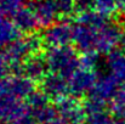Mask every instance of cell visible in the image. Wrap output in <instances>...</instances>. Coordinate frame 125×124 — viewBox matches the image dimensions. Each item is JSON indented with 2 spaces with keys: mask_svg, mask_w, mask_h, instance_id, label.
Segmentation results:
<instances>
[{
  "mask_svg": "<svg viewBox=\"0 0 125 124\" xmlns=\"http://www.w3.org/2000/svg\"><path fill=\"white\" fill-rule=\"evenodd\" d=\"M119 11L125 16V0H119Z\"/></svg>",
  "mask_w": 125,
  "mask_h": 124,
  "instance_id": "obj_26",
  "label": "cell"
},
{
  "mask_svg": "<svg viewBox=\"0 0 125 124\" xmlns=\"http://www.w3.org/2000/svg\"><path fill=\"white\" fill-rule=\"evenodd\" d=\"M12 22L16 26V28L21 33H24L26 35L35 33V31L40 28L38 18L34 11L29 7V5L23 6L18 12H16L15 16L12 17Z\"/></svg>",
  "mask_w": 125,
  "mask_h": 124,
  "instance_id": "obj_10",
  "label": "cell"
},
{
  "mask_svg": "<svg viewBox=\"0 0 125 124\" xmlns=\"http://www.w3.org/2000/svg\"><path fill=\"white\" fill-rule=\"evenodd\" d=\"M120 83L118 82V79L109 74H102L98 76V79L95 84V86L92 88V90L90 91L89 95H92L95 97H98L103 101L107 100H113L114 96L118 94V91L120 90Z\"/></svg>",
  "mask_w": 125,
  "mask_h": 124,
  "instance_id": "obj_8",
  "label": "cell"
},
{
  "mask_svg": "<svg viewBox=\"0 0 125 124\" xmlns=\"http://www.w3.org/2000/svg\"><path fill=\"white\" fill-rule=\"evenodd\" d=\"M123 32V27L114 22H107L98 29L96 51L100 55H108L113 50L119 47V40Z\"/></svg>",
  "mask_w": 125,
  "mask_h": 124,
  "instance_id": "obj_3",
  "label": "cell"
},
{
  "mask_svg": "<svg viewBox=\"0 0 125 124\" xmlns=\"http://www.w3.org/2000/svg\"><path fill=\"white\" fill-rule=\"evenodd\" d=\"M57 107H58V111L64 117H67L68 119H72V121H79L83 114L82 106H80L78 99L74 96H72V97L66 96V97L58 100Z\"/></svg>",
  "mask_w": 125,
  "mask_h": 124,
  "instance_id": "obj_13",
  "label": "cell"
},
{
  "mask_svg": "<svg viewBox=\"0 0 125 124\" xmlns=\"http://www.w3.org/2000/svg\"><path fill=\"white\" fill-rule=\"evenodd\" d=\"M60 17L67 18L75 12V0H52Z\"/></svg>",
  "mask_w": 125,
  "mask_h": 124,
  "instance_id": "obj_19",
  "label": "cell"
},
{
  "mask_svg": "<svg viewBox=\"0 0 125 124\" xmlns=\"http://www.w3.org/2000/svg\"><path fill=\"white\" fill-rule=\"evenodd\" d=\"M28 5L34 11L42 28L45 29L58 22L57 18L60 17V15L52 0H32Z\"/></svg>",
  "mask_w": 125,
  "mask_h": 124,
  "instance_id": "obj_7",
  "label": "cell"
},
{
  "mask_svg": "<svg viewBox=\"0 0 125 124\" xmlns=\"http://www.w3.org/2000/svg\"><path fill=\"white\" fill-rule=\"evenodd\" d=\"M98 62H100V54L97 51L84 52L82 54V56H79V67L84 69L96 71Z\"/></svg>",
  "mask_w": 125,
  "mask_h": 124,
  "instance_id": "obj_17",
  "label": "cell"
},
{
  "mask_svg": "<svg viewBox=\"0 0 125 124\" xmlns=\"http://www.w3.org/2000/svg\"><path fill=\"white\" fill-rule=\"evenodd\" d=\"M20 35L21 32L16 28L13 22L9 21V18L0 12V52L10 43L18 39Z\"/></svg>",
  "mask_w": 125,
  "mask_h": 124,
  "instance_id": "obj_12",
  "label": "cell"
},
{
  "mask_svg": "<svg viewBox=\"0 0 125 124\" xmlns=\"http://www.w3.org/2000/svg\"><path fill=\"white\" fill-rule=\"evenodd\" d=\"M94 10L104 17H112L119 11V0H95Z\"/></svg>",
  "mask_w": 125,
  "mask_h": 124,
  "instance_id": "obj_15",
  "label": "cell"
},
{
  "mask_svg": "<svg viewBox=\"0 0 125 124\" xmlns=\"http://www.w3.org/2000/svg\"><path fill=\"white\" fill-rule=\"evenodd\" d=\"M119 49L125 51V27H123V32L120 35V40H119Z\"/></svg>",
  "mask_w": 125,
  "mask_h": 124,
  "instance_id": "obj_25",
  "label": "cell"
},
{
  "mask_svg": "<svg viewBox=\"0 0 125 124\" xmlns=\"http://www.w3.org/2000/svg\"><path fill=\"white\" fill-rule=\"evenodd\" d=\"M97 34L98 29L87 27L85 24L75 23L73 27V43L75 45V49L82 54L96 51Z\"/></svg>",
  "mask_w": 125,
  "mask_h": 124,
  "instance_id": "obj_6",
  "label": "cell"
},
{
  "mask_svg": "<svg viewBox=\"0 0 125 124\" xmlns=\"http://www.w3.org/2000/svg\"><path fill=\"white\" fill-rule=\"evenodd\" d=\"M27 103H28V107L32 108L33 111L38 110V108H42L44 106H47L49 105V97L40 91H37L34 90L28 97H27Z\"/></svg>",
  "mask_w": 125,
  "mask_h": 124,
  "instance_id": "obj_18",
  "label": "cell"
},
{
  "mask_svg": "<svg viewBox=\"0 0 125 124\" xmlns=\"http://www.w3.org/2000/svg\"><path fill=\"white\" fill-rule=\"evenodd\" d=\"M112 107L118 118H125V88H122L114 96Z\"/></svg>",
  "mask_w": 125,
  "mask_h": 124,
  "instance_id": "obj_21",
  "label": "cell"
},
{
  "mask_svg": "<svg viewBox=\"0 0 125 124\" xmlns=\"http://www.w3.org/2000/svg\"><path fill=\"white\" fill-rule=\"evenodd\" d=\"M98 79V74L96 71L78 68L69 78V94L74 97H80L84 94L90 92Z\"/></svg>",
  "mask_w": 125,
  "mask_h": 124,
  "instance_id": "obj_4",
  "label": "cell"
},
{
  "mask_svg": "<svg viewBox=\"0 0 125 124\" xmlns=\"http://www.w3.org/2000/svg\"><path fill=\"white\" fill-rule=\"evenodd\" d=\"M26 4V0H0V12L6 17H13Z\"/></svg>",
  "mask_w": 125,
  "mask_h": 124,
  "instance_id": "obj_16",
  "label": "cell"
},
{
  "mask_svg": "<svg viewBox=\"0 0 125 124\" xmlns=\"http://www.w3.org/2000/svg\"><path fill=\"white\" fill-rule=\"evenodd\" d=\"M40 90L49 97L53 100H61L69 94L68 79L57 73H47L40 82Z\"/></svg>",
  "mask_w": 125,
  "mask_h": 124,
  "instance_id": "obj_5",
  "label": "cell"
},
{
  "mask_svg": "<svg viewBox=\"0 0 125 124\" xmlns=\"http://www.w3.org/2000/svg\"><path fill=\"white\" fill-rule=\"evenodd\" d=\"M95 0H75V13H83L94 10Z\"/></svg>",
  "mask_w": 125,
  "mask_h": 124,
  "instance_id": "obj_22",
  "label": "cell"
},
{
  "mask_svg": "<svg viewBox=\"0 0 125 124\" xmlns=\"http://www.w3.org/2000/svg\"><path fill=\"white\" fill-rule=\"evenodd\" d=\"M75 22L80 23V24H85V26L91 27V28L100 29L107 23V17L102 16L101 13H98L95 10H90V11H86L83 13H79L77 16Z\"/></svg>",
  "mask_w": 125,
  "mask_h": 124,
  "instance_id": "obj_14",
  "label": "cell"
},
{
  "mask_svg": "<svg viewBox=\"0 0 125 124\" xmlns=\"http://www.w3.org/2000/svg\"><path fill=\"white\" fill-rule=\"evenodd\" d=\"M104 105H106V101L98 99V97H95L92 95H89L84 102V108L86 112L91 113V114H95V113H100V112H103V108H104Z\"/></svg>",
  "mask_w": 125,
  "mask_h": 124,
  "instance_id": "obj_20",
  "label": "cell"
},
{
  "mask_svg": "<svg viewBox=\"0 0 125 124\" xmlns=\"http://www.w3.org/2000/svg\"><path fill=\"white\" fill-rule=\"evenodd\" d=\"M73 27L68 21H58L55 24L45 28L42 38L47 47L67 46L73 41Z\"/></svg>",
  "mask_w": 125,
  "mask_h": 124,
  "instance_id": "obj_2",
  "label": "cell"
},
{
  "mask_svg": "<svg viewBox=\"0 0 125 124\" xmlns=\"http://www.w3.org/2000/svg\"><path fill=\"white\" fill-rule=\"evenodd\" d=\"M107 66L111 71V74L114 76L120 86L125 88V52L122 49H115L107 55Z\"/></svg>",
  "mask_w": 125,
  "mask_h": 124,
  "instance_id": "obj_11",
  "label": "cell"
},
{
  "mask_svg": "<svg viewBox=\"0 0 125 124\" xmlns=\"http://www.w3.org/2000/svg\"><path fill=\"white\" fill-rule=\"evenodd\" d=\"M49 67L44 54H35L29 56L22 65V76L27 77L32 82H42L47 74Z\"/></svg>",
  "mask_w": 125,
  "mask_h": 124,
  "instance_id": "obj_9",
  "label": "cell"
},
{
  "mask_svg": "<svg viewBox=\"0 0 125 124\" xmlns=\"http://www.w3.org/2000/svg\"><path fill=\"white\" fill-rule=\"evenodd\" d=\"M75 50L69 45L49 47L44 54L49 71L68 79L79 68V56Z\"/></svg>",
  "mask_w": 125,
  "mask_h": 124,
  "instance_id": "obj_1",
  "label": "cell"
},
{
  "mask_svg": "<svg viewBox=\"0 0 125 124\" xmlns=\"http://www.w3.org/2000/svg\"><path fill=\"white\" fill-rule=\"evenodd\" d=\"M11 72V68H10V65L7 63V61L1 56L0 54V80L9 77V73Z\"/></svg>",
  "mask_w": 125,
  "mask_h": 124,
  "instance_id": "obj_24",
  "label": "cell"
},
{
  "mask_svg": "<svg viewBox=\"0 0 125 124\" xmlns=\"http://www.w3.org/2000/svg\"><path fill=\"white\" fill-rule=\"evenodd\" d=\"M90 123L91 124H113V122H112V119L107 114H104L103 112H100V113L91 114Z\"/></svg>",
  "mask_w": 125,
  "mask_h": 124,
  "instance_id": "obj_23",
  "label": "cell"
}]
</instances>
